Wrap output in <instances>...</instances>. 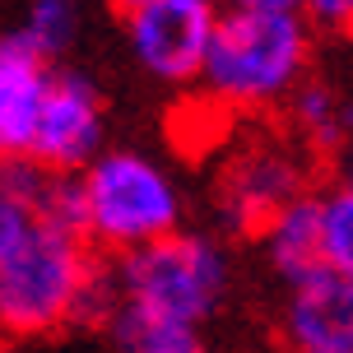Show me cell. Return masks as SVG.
<instances>
[{"instance_id":"cell-20","label":"cell","mask_w":353,"mask_h":353,"mask_svg":"<svg viewBox=\"0 0 353 353\" xmlns=\"http://www.w3.org/2000/svg\"><path fill=\"white\" fill-rule=\"evenodd\" d=\"M349 37H353V19H349Z\"/></svg>"},{"instance_id":"cell-7","label":"cell","mask_w":353,"mask_h":353,"mask_svg":"<svg viewBox=\"0 0 353 353\" xmlns=\"http://www.w3.org/2000/svg\"><path fill=\"white\" fill-rule=\"evenodd\" d=\"M103 130H107V112L98 84L79 70H56L28 159L42 163L47 172L79 176L103 154Z\"/></svg>"},{"instance_id":"cell-2","label":"cell","mask_w":353,"mask_h":353,"mask_svg":"<svg viewBox=\"0 0 353 353\" xmlns=\"http://www.w3.org/2000/svg\"><path fill=\"white\" fill-rule=\"evenodd\" d=\"M312 70V23L302 14H265L247 5L219 10L200 70L205 103L219 112L283 107Z\"/></svg>"},{"instance_id":"cell-17","label":"cell","mask_w":353,"mask_h":353,"mask_svg":"<svg viewBox=\"0 0 353 353\" xmlns=\"http://www.w3.org/2000/svg\"><path fill=\"white\" fill-rule=\"evenodd\" d=\"M232 5L265 10V14H302V10H307V0H232Z\"/></svg>"},{"instance_id":"cell-12","label":"cell","mask_w":353,"mask_h":353,"mask_svg":"<svg viewBox=\"0 0 353 353\" xmlns=\"http://www.w3.org/2000/svg\"><path fill=\"white\" fill-rule=\"evenodd\" d=\"M112 325V344L117 353H205L200 330H181V325H154V321H135V316H117Z\"/></svg>"},{"instance_id":"cell-10","label":"cell","mask_w":353,"mask_h":353,"mask_svg":"<svg viewBox=\"0 0 353 353\" xmlns=\"http://www.w3.org/2000/svg\"><path fill=\"white\" fill-rule=\"evenodd\" d=\"M288 125L293 144L307 154H344L353 140V74L335 70H307L293 98H288Z\"/></svg>"},{"instance_id":"cell-1","label":"cell","mask_w":353,"mask_h":353,"mask_svg":"<svg viewBox=\"0 0 353 353\" xmlns=\"http://www.w3.org/2000/svg\"><path fill=\"white\" fill-rule=\"evenodd\" d=\"M117 316L112 270L93 261L84 237L37 228L0 265V335L47 339L65 325H103Z\"/></svg>"},{"instance_id":"cell-14","label":"cell","mask_w":353,"mask_h":353,"mask_svg":"<svg viewBox=\"0 0 353 353\" xmlns=\"http://www.w3.org/2000/svg\"><path fill=\"white\" fill-rule=\"evenodd\" d=\"M19 33L28 37L47 61H56L79 33V10H74V0H33Z\"/></svg>"},{"instance_id":"cell-15","label":"cell","mask_w":353,"mask_h":353,"mask_svg":"<svg viewBox=\"0 0 353 353\" xmlns=\"http://www.w3.org/2000/svg\"><path fill=\"white\" fill-rule=\"evenodd\" d=\"M37 228H42V223H37L33 205H28V200H19L10 186H0V265L10 261V256H14V251L23 247Z\"/></svg>"},{"instance_id":"cell-19","label":"cell","mask_w":353,"mask_h":353,"mask_svg":"<svg viewBox=\"0 0 353 353\" xmlns=\"http://www.w3.org/2000/svg\"><path fill=\"white\" fill-rule=\"evenodd\" d=\"M107 5H112V10H117V14H135V10H144V5H154V0H107Z\"/></svg>"},{"instance_id":"cell-9","label":"cell","mask_w":353,"mask_h":353,"mask_svg":"<svg viewBox=\"0 0 353 353\" xmlns=\"http://www.w3.org/2000/svg\"><path fill=\"white\" fill-rule=\"evenodd\" d=\"M52 74V61L19 28L0 37V163L33 154V135L42 121Z\"/></svg>"},{"instance_id":"cell-3","label":"cell","mask_w":353,"mask_h":353,"mask_svg":"<svg viewBox=\"0 0 353 353\" xmlns=\"http://www.w3.org/2000/svg\"><path fill=\"white\" fill-rule=\"evenodd\" d=\"M112 288L121 316L200 330L228 293V256L205 232H172L154 247L117 256Z\"/></svg>"},{"instance_id":"cell-4","label":"cell","mask_w":353,"mask_h":353,"mask_svg":"<svg viewBox=\"0 0 353 353\" xmlns=\"http://www.w3.org/2000/svg\"><path fill=\"white\" fill-rule=\"evenodd\" d=\"M84 237L103 251L130 256L181 232V191L172 172L135 149H103L79 172Z\"/></svg>"},{"instance_id":"cell-18","label":"cell","mask_w":353,"mask_h":353,"mask_svg":"<svg viewBox=\"0 0 353 353\" xmlns=\"http://www.w3.org/2000/svg\"><path fill=\"white\" fill-rule=\"evenodd\" d=\"M339 176H344L339 186H353V140H349V149L339 154Z\"/></svg>"},{"instance_id":"cell-16","label":"cell","mask_w":353,"mask_h":353,"mask_svg":"<svg viewBox=\"0 0 353 353\" xmlns=\"http://www.w3.org/2000/svg\"><path fill=\"white\" fill-rule=\"evenodd\" d=\"M302 19H312V23H321V28H349L353 0H307Z\"/></svg>"},{"instance_id":"cell-11","label":"cell","mask_w":353,"mask_h":353,"mask_svg":"<svg viewBox=\"0 0 353 353\" xmlns=\"http://www.w3.org/2000/svg\"><path fill=\"white\" fill-rule=\"evenodd\" d=\"M261 251L283 283H298L312 270H321L325 265V251H321V195H302L283 214H274L261 232Z\"/></svg>"},{"instance_id":"cell-6","label":"cell","mask_w":353,"mask_h":353,"mask_svg":"<svg viewBox=\"0 0 353 353\" xmlns=\"http://www.w3.org/2000/svg\"><path fill=\"white\" fill-rule=\"evenodd\" d=\"M219 5L214 0H154L125 19L130 52L163 84H200L214 42Z\"/></svg>"},{"instance_id":"cell-8","label":"cell","mask_w":353,"mask_h":353,"mask_svg":"<svg viewBox=\"0 0 353 353\" xmlns=\"http://www.w3.org/2000/svg\"><path fill=\"white\" fill-rule=\"evenodd\" d=\"M283 339L293 353H353V283L335 270H312L288 283Z\"/></svg>"},{"instance_id":"cell-13","label":"cell","mask_w":353,"mask_h":353,"mask_svg":"<svg viewBox=\"0 0 353 353\" xmlns=\"http://www.w3.org/2000/svg\"><path fill=\"white\" fill-rule=\"evenodd\" d=\"M321 251L325 270L353 283V186H335L321 195Z\"/></svg>"},{"instance_id":"cell-21","label":"cell","mask_w":353,"mask_h":353,"mask_svg":"<svg viewBox=\"0 0 353 353\" xmlns=\"http://www.w3.org/2000/svg\"><path fill=\"white\" fill-rule=\"evenodd\" d=\"M214 5H219V0H214Z\"/></svg>"},{"instance_id":"cell-5","label":"cell","mask_w":353,"mask_h":353,"mask_svg":"<svg viewBox=\"0 0 353 353\" xmlns=\"http://www.w3.org/2000/svg\"><path fill=\"white\" fill-rule=\"evenodd\" d=\"M307 195V149L293 140L242 144L219 172V214L237 232L261 237L265 223Z\"/></svg>"}]
</instances>
